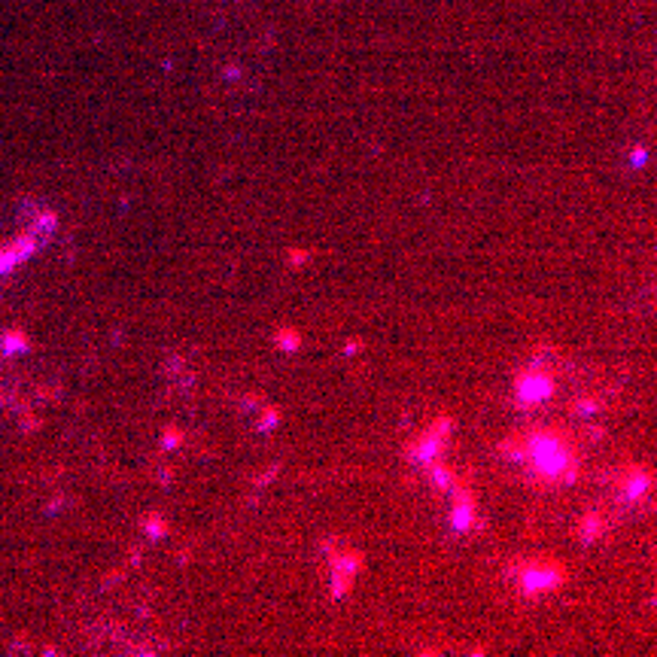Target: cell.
I'll return each instance as SVG.
<instances>
[{"label":"cell","instance_id":"6da1fadb","mask_svg":"<svg viewBox=\"0 0 657 657\" xmlns=\"http://www.w3.org/2000/svg\"><path fill=\"white\" fill-rule=\"evenodd\" d=\"M524 457H529L542 478L554 481V478H575V465H572L569 448L557 433H529Z\"/></svg>","mask_w":657,"mask_h":657},{"label":"cell","instance_id":"7a4b0ae2","mask_svg":"<svg viewBox=\"0 0 657 657\" xmlns=\"http://www.w3.org/2000/svg\"><path fill=\"white\" fill-rule=\"evenodd\" d=\"M514 395H518V405L520 408H535L542 402H548L554 395V378L542 369L524 371L518 378V387H514Z\"/></svg>","mask_w":657,"mask_h":657},{"label":"cell","instance_id":"3957f363","mask_svg":"<svg viewBox=\"0 0 657 657\" xmlns=\"http://www.w3.org/2000/svg\"><path fill=\"white\" fill-rule=\"evenodd\" d=\"M560 581H563V569L554 566V563H533V566H527L520 572V588L527 593L554 590Z\"/></svg>","mask_w":657,"mask_h":657},{"label":"cell","instance_id":"277c9868","mask_svg":"<svg viewBox=\"0 0 657 657\" xmlns=\"http://www.w3.org/2000/svg\"><path fill=\"white\" fill-rule=\"evenodd\" d=\"M448 429H450L448 420H438V426L433 429V433L417 438L414 448H411V460L414 463H433L438 457V450H441V441H444V435H448Z\"/></svg>","mask_w":657,"mask_h":657},{"label":"cell","instance_id":"5b68a950","mask_svg":"<svg viewBox=\"0 0 657 657\" xmlns=\"http://www.w3.org/2000/svg\"><path fill=\"white\" fill-rule=\"evenodd\" d=\"M450 527L460 529V533H469V529L475 527V505H472L469 493H463V496L457 499L454 511H450Z\"/></svg>","mask_w":657,"mask_h":657},{"label":"cell","instance_id":"8992f818","mask_svg":"<svg viewBox=\"0 0 657 657\" xmlns=\"http://www.w3.org/2000/svg\"><path fill=\"white\" fill-rule=\"evenodd\" d=\"M34 238H22V241H16L12 246H6V250H0V271H10L12 265H19L25 256H31L34 253Z\"/></svg>","mask_w":657,"mask_h":657},{"label":"cell","instance_id":"52a82bcc","mask_svg":"<svg viewBox=\"0 0 657 657\" xmlns=\"http://www.w3.org/2000/svg\"><path fill=\"white\" fill-rule=\"evenodd\" d=\"M648 490H652V475H648V472H636L630 478V484H627L624 496L630 499V503H636V499H642Z\"/></svg>","mask_w":657,"mask_h":657},{"label":"cell","instance_id":"ba28073f","mask_svg":"<svg viewBox=\"0 0 657 657\" xmlns=\"http://www.w3.org/2000/svg\"><path fill=\"white\" fill-rule=\"evenodd\" d=\"M274 341H277V347L284 350V353H295V350L301 347V335H299L295 329H280Z\"/></svg>","mask_w":657,"mask_h":657},{"label":"cell","instance_id":"9c48e42d","mask_svg":"<svg viewBox=\"0 0 657 657\" xmlns=\"http://www.w3.org/2000/svg\"><path fill=\"white\" fill-rule=\"evenodd\" d=\"M597 535H599V518H593V514H588V518H584V527H581V539L590 545V542L597 539Z\"/></svg>","mask_w":657,"mask_h":657},{"label":"cell","instance_id":"30bf717a","mask_svg":"<svg viewBox=\"0 0 657 657\" xmlns=\"http://www.w3.org/2000/svg\"><path fill=\"white\" fill-rule=\"evenodd\" d=\"M435 484L438 487H441V490H448V487H454V475H450V472L448 469H441V465H438V469H435Z\"/></svg>","mask_w":657,"mask_h":657},{"label":"cell","instance_id":"8fae6325","mask_svg":"<svg viewBox=\"0 0 657 657\" xmlns=\"http://www.w3.org/2000/svg\"><path fill=\"white\" fill-rule=\"evenodd\" d=\"M146 529H150V535H152V539H159V535H165V533H168L165 520H161V518H155V514L150 518V527H146Z\"/></svg>","mask_w":657,"mask_h":657},{"label":"cell","instance_id":"7c38bea8","mask_svg":"<svg viewBox=\"0 0 657 657\" xmlns=\"http://www.w3.org/2000/svg\"><path fill=\"white\" fill-rule=\"evenodd\" d=\"M280 420V411L277 408H268V414H265V420H262V429H274V423Z\"/></svg>","mask_w":657,"mask_h":657},{"label":"cell","instance_id":"4fadbf2b","mask_svg":"<svg viewBox=\"0 0 657 657\" xmlns=\"http://www.w3.org/2000/svg\"><path fill=\"white\" fill-rule=\"evenodd\" d=\"M22 347H25L22 335H10V338H6V350H22Z\"/></svg>","mask_w":657,"mask_h":657},{"label":"cell","instance_id":"5bb4252c","mask_svg":"<svg viewBox=\"0 0 657 657\" xmlns=\"http://www.w3.org/2000/svg\"><path fill=\"white\" fill-rule=\"evenodd\" d=\"M180 441H183V433H176V429H171V433L165 435V448H176Z\"/></svg>","mask_w":657,"mask_h":657},{"label":"cell","instance_id":"9a60e30c","mask_svg":"<svg viewBox=\"0 0 657 657\" xmlns=\"http://www.w3.org/2000/svg\"><path fill=\"white\" fill-rule=\"evenodd\" d=\"M645 161H648V152L642 150V146H639V150H633V165H636V168H642Z\"/></svg>","mask_w":657,"mask_h":657}]
</instances>
